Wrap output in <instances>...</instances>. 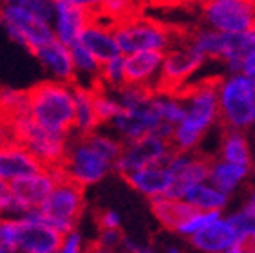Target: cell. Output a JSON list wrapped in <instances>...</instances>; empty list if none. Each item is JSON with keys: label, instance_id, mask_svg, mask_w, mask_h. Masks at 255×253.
Instances as JSON below:
<instances>
[{"label": "cell", "instance_id": "f35d334b", "mask_svg": "<svg viewBox=\"0 0 255 253\" xmlns=\"http://www.w3.org/2000/svg\"><path fill=\"white\" fill-rule=\"evenodd\" d=\"M56 253H82V239H80V235L74 230L71 234L64 235L62 246H60Z\"/></svg>", "mask_w": 255, "mask_h": 253}, {"label": "cell", "instance_id": "f546056e", "mask_svg": "<svg viewBox=\"0 0 255 253\" xmlns=\"http://www.w3.org/2000/svg\"><path fill=\"white\" fill-rule=\"evenodd\" d=\"M223 159L230 161V163H237V165H252V152L246 137L243 136L241 130H234L228 132L223 141Z\"/></svg>", "mask_w": 255, "mask_h": 253}, {"label": "cell", "instance_id": "d6a6232c", "mask_svg": "<svg viewBox=\"0 0 255 253\" xmlns=\"http://www.w3.org/2000/svg\"><path fill=\"white\" fill-rule=\"evenodd\" d=\"M127 80H125V65H123V54H118L114 58L107 60V62L102 63L98 74V83L96 85H102L105 89H120L122 85H125Z\"/></svg>", "mask_w": 255, "mask_h": 253}, {"label": "cell", "instance_id": "6da1fadb", "mask_svg": "<svg viewBox=\"0 0 255 253\" xmlns=\"http://www.w3.org/2000/svg\"><path fill=\"white\" fill-rule=\"evenodd\" d=\"M183 102H185V116L177 125H174L170 143L174 150L190 152L199 145L206 130L219 118L217 83L206 82L197 85L187 94Z\"/></svg>", "mask_w": 255, "mask_h": 253}, {"label": "cell", "instance_id": "5b68a950", "mask_svg": "<svg viewBox=\"0 0 255 253\" xmlns=\"http://www.w3.org/2000/svg\"><path fill=\"white\" fill-rule=\"evenodd\" d=\"M113 31L122 54H130L136 51L165 53L179 42V36L168 25L137 15L113 24Z\"/></svg>", "mask_w": 255, "mask_h": 253}, {"label": "cell", "instance_id": "9c48e42d", "mask_svg": "<svg viewBox=\"0 0 255 253\" xmlns=\"http://www.w3.org/2000/svg\"><path fill=\"white\" fill-rule=\"evenodd\" d=\"M172 152H174V146L168 139H163L156 134H147L134 141L125 143L113 166L122 175H125L145 166L165 165L172 156Z\"/></svg>", "mask_w": 255, "mask_h": 253}, {"label": "cell", "instance_id": "681fc988", "mask_svg": "<svg viewBox=\"0 0 255 253\" xmlns=\"http://www.w3.org/2000/svg\"><path fill=\"white\" fill-rule=\"evenodd\" d=\"M246 2H248V4H252V5H255V0H246Z\"/></svg>", "mask_w": 255, "mask_h": 253}, {"label": "cell", "instance_id": "816d5d0a", "mask_svg": "<svg viewBox=\"0 0 255 253\" xmlns=\"http://www.w3.org/2000/svg\"><path fill=\"white\" fill-rule=\"evenodd\" d=\"M128 253H130V252H128Z\"/></svg>", "mask_w": 255, "mask_h": 253}, {"label": "cell", "instance_id": "f907efd6", "mask_svg": "<svg viewBox=\"0 0 255 253\" xmlns=\"http://www.w3.org/2000/svg\"><path fill=\"white\" fill-rule=\"evenodd\" d=\"M223 253H228V252H223Z\"/></svg>", "mask_w": 255, "mask_h": 253}, {"label": "cell", "instance_id": "f5cc1de1", "mask_svg": "<svg viewBox=\"0 0 255 253\" xmlns=\"http://www.w3.org/2000/svg\"><path fill=\"white\" fill-rule=\"evenodd\" d=\"M201 2H203V0H201Z\"/></svg>", "mask_w": 255, "mask_h": 253}, {"label": "cell", "instance_id": "cb8c5ba5", "mask_svg": "<svg viewBox=\"0 0 255 253\" xmlns=\"http://www.w3.org/2000/svg\"><path fill=\"white\" fill-rule=\"evenodd\" d=\"M152 212L165 228L177 232V228L196 212V208H192L183 199L159 195V197H152Z\"/></svg>", "mask_w": 255, "mask_h": 253}, {"label": "cell", "instance_id": "ba28073f", "mask_svg": "<svg viewBox=\"0 0 255 253\" xmlns=\"http://www.w3.org/2000/svg\"><path fill=\"white\" fill-rule=\"evenodd\" d=\"M205 62L206 58L190 42L172 45L163 53L161 71H159L156 89L172 93V91L183 87L185 82L190 76H194Z\"/></svg>", "mask_w": 255, "mask_h": 253}, {"label": "cell", "instance_id": "d6986e66", "mask_svg": "<svg viewBox=\"0 0 255 253\" xmlns=\"http://www.w3.org/2000/svg\"><path fill=\"white\" fill-rule=\"evenodd\" d=\"M161 51H136L130 54H123L125 80L127 83L156 89L159 71H161Z\"/></svg>", "mask_w": 255, "mask_h": 253}, {"label": "cell", "instance_id": "c3c4849f", "mask_svg": "<svg viewBox=\"0 0 255 253\" xmlns=\"http://www.w3.org/2000/svg\"><path fill=\"white\" fill-rule=\"evenodd\" d=\"M167 253H183L179 248H176V246H170V248L167 250Z\"/></svg>", "mask_w": 255, "mask_h": 253}, {"label": "cell", "instance_id": "7a4b0ae2", "mask_svg": "<svg viewBox=\"0 0 255 253\" xmlns=\"http://www.w3.org/2000/svg\"><path fill=\"white\" fill-rule=\"evenodd\" d=\"M74 83L45 80L29 89L27 114L44 128L69 134L74 122Z\"/></svg>", "mask_w": 255, "mask_h": 253}, {"label": "cell", "instance_id": "ffe728a7", "mask_svg": "<svg viewBox=\"0 0 255 253\" xmlns=\"http://www.w3.org/2000/svg\"><path fill=\"white\" fill-rule=\"evenodd\" d=\"M44 170L40 161L18 141H9L0 146V179L13 181L16 177Z\"/></svg>", "mask_w": 255, "mask_h": 253}, {"label": "cell", "instance_id": "277c9868", "mask_svg": "<svg viewBox=\"0 0 255 253\" xmlns=\"http://www.w3.org/2000/svg\"><path fill=\"white\" fill-rule=\"evenodd\" d=\"M7 122H9L13 139L18 141L20 145H24L40 161L44 170L64 165L65 154L69 148L67 134L44 128L34 122L29 114L11 118Z\"/></svg>", "mask_w": 255, "mask_h": 253}, {"label": "cell", "instance_id": "4fadbf2b", "mask_svg": "<svg viewBox=\"0 0 255 253\" xmlns=\"http://www.w3.org/2000/svg\"><path fill=\"white\" fill-rule=\"evenodd\" d=\"M190 44L205 56L206 60H232V58H243V54L248 51L245 34H234V33H221L212 27L197 31L192 34Z\"/></svg>", "mask_w": 255, "mask_h": 253}, {"label": "cell", "instance_id": "ac0fdd59", "mask_svg": "<svg viewBox=\"0 0 255 253\" xmlns=\"http://www.w3.org/2000/svg\"><path fill=\"white\" fill-rule=\"evenodd\" d=\"M78 42L84 47H87L102 63L122 54L118 42H116V36H114L113 24L102 20L98 15H93L91 22L80 33Z\"/></svg>", "mask_w": 255, "mask_h": 253}, {"label": "cell", "instance_id": "7402d4cb", "mask_svg": "<svg viewBox=\"0 0 255 253\" xmlns=\"http://www.w3.org/2000/svg\"><path fill=\"white\" fill-rule=\"evenodd\" d=\"M125 179L134 190L152 199L159 195H167L168 188L172 186V181H174V175L167 168V165H152L128 172L125 174Z\"/></svg>", "mask_w": 255, "mask_h": 253}, {"label": "cell", "instance_id": "d4e9b609", "mask_svg": "<svg viewBox=\"0 0 255 253\" xmlns=\"http://www.w3.org/2000/svg\"><path fill=\"white\" fill-rule=\"evenodd\" d=\"M248 172H250V166L237 165V163L221 159L210 165L208 179L206 181L216 186L217 190H221L225 194H230V192H234L241 185V181L246 179Z\"/></svg>", "mask_w": 255, "mask_h": 253}, {"label": "cell", "instance_id": "8d00e7d4", "mask_svg": "<svg viewBox=\"0 0 255 253\" xmlns=\"http://www.w3.org/2000/svg\"><path fill=\"white\" fill-rule=\"evenodd\" d=\"M223 210H206V212H203V210H196L194 214L188 217L185 223L177 228V234L181 235H187V237H192V235L196 234V232H199L201 228H205L206 224H210L212 221H216L217 217H221Z\"/></svg>", "mask_w": 255, "mask_h": 253}, {"label": "cell", "instance_id": "7bdbcfd3", "mask_svg": "<svg viewBox=\"0 0 255 253\" xmlns=\"http://www.w3.org/2000/svg\"><path fill=\"white\" fill-rule=\"evenodd\" d=\"M11 208V190H9V183L4 179H0V214L4 210Z\"/></svg>", "mask_w": 255, "mask_h": 253}, {"label": "cell", "instance_id": "4dcf8cb0", "mask_svg": "<svg viewBox=\"0 0 255 253\" xmlns=\"http://www.w3.org/2000/svg\"><path fill=\"white\" fill-rule=\"evenodd\" d=\"M150 105L156 111L161 122H167L170 125H177L185 116V102L172 94H156L154 93Z\"/></svg>", "mask_w": 255, "mask_h": 253}, {"label": "cell", "instance_id": "603a6c76", "mask_svg": "<svg viewBox=\"0 0 255 253\" xmlns=\"http://www.w3.org/2000/svg\"><path fill=\"white\" fill-rule=\"evenodd\" d=\"M74 122L73 130L78 132V136H87L98 128L100 122L94 112L93 103V85H78L74 83Z\"/></svg>", "mask_w": 255, "mask_h": 253}, {"label": "cell", "instance_id": "52a82bcc", "mask_svg": "<svg viewBox=\"0 0 255 253\" xmlns=\"http://www.w3.org/2000/svg\"><path fill=\"white\" fill-rule=\"evenodd\" d=\"M0 25L15 44L27 49L31 54L54 38L47 20L18 5H0Z\"/></svg>", "mask_w": 255, "mask_h": 253}, {"label": "cell", "instance_id": "83f0119b", "mask_svg": "<svg viewBox=\"0 0 255 253\" xmlns=\"http://www.w3.org/2000/svg\"><path fill=\"white\" fill-rule=\"evenodd\" d=\"M69 51H71V60H73V67H74V76L76 78H85L91 82V85H96L98 83V74L100 67H102V62H100L96 56H94L87 47L80 44V42H74V44L69 45Z\"/></svg>", "mask_w": 255, "mask_h": 253}, {"label": "cell", "instance_id": "8992f818", "mask_svg": "<svg viewBox=\"0 0 255 253\" xmlns=\"http://www.w3.org/2000/svg\"><path fill=\"white\" fill-rule=\"evenodd\" d=\"M219 116L234 130L255 123V80L243 73H232L217 83Z\"/></svg>", "mask_w": 255, "mask_h": 253}, {"label": "cell", "instance_id": "d590c367", "mask_svg": "<svg viewBox=\"0 0 255 253\" xmlns=\"http://www.w3.org/2000/svg\"><path fill=\"white\" fill-rule=\"evenodd\" d=\"M87 139V143L93 146L94 150L100 152L105 159H109L111 163L116 161V157L120 156V152L123 148V143L116 137L109 136V134H102V132H91L87 136H84Z\"/></svg>", "mask_w": 255, "mask_h": 253}, {"label": "cell", "instance_id": "44dd1931", "mask_svg": "<svg viewBox=\"0 0 255 253\" xmlns=\"http://www.w3.org/2000/svg\"><path fill=\"white\" fill-rule=\"evenodd\" d=\"M237 237L236 228L232 226L228 217H217L210 224H206L205 228L192 235V244L203 253H223L228 252L234 241Z\"/></svg>", "mask_w": 255, "mask_h": 253}, {"label": "cell", "instance_id": "7c38bea8", "mask_svg": "<svg viewBox=\"0 0 255 253\" xmlns=\"http://www.w3.org/2000/svg\"><path fill=\"white\" fill-rule=\"evenodd\" d=\"M64 235L49 224L33 217L16 221L15 248L18 253H56Z\"/></svg>", "mask_w": 255, "mask_h": 253}, {"label": "cell", "instance_id": "ab89813d", "mask_svg": "<svg viewBox=\"0 0 255 253\" xmlns=\"http://www.w3.org/2000/svg\"><path fill=\"white\" fill-rule=\"evenodd\" d=\"M120 215L113 210H107V212H102L98 215V224L102 230H114V228H120Z\"/></svg>", "mask_w": 255, "mask_h": 253}, {"label": "cell", "instance_id": "74e56055", "mask_svg": "<svg viewBox=\"0 0 255 253\" xmlns=\"http://www.w3.org/2000/svg\"><path fill=\"white\" fill-rule=\"evenodd\" d=\"M53 2L54 0H0V5H18L49 22L53 15Z\"/></svg>", "mask_w": 255, "mask_h": 253}, {"label": "cell", "instance_id": "8fae6325", "mask_svg": "<svg viewBox=\"0 0 255 253\" xmlns=\"http://www.w3.org/2000/svg\"><path fill=\"white\" fill-rule=\"evenodd\" d=\"M203 20L221 33H245L255 24V5L246 0H203Z\"/></svg>", "mask_w": 255, "mask_h": 253}, {"label": "cell", "instance_id": "7dc6e473", "mask_svg": "<svg viewBox=\"0 0 255 253\" xmlns=\"http://www.w3.org/2000/svg\"><path fill=\"white\" fill-rule=\"evenodd\" d=\"M248 206L255 212V190H254V194H252V199H250V203H248Z\"/></svg>", "mask_w": 255, "mask_h": 253}, {"label": "cell", "instance_id": "b9f144b4", "mask_svg": "<svg viewBox=\"0 0 255 253\" xmlns=\"http://www.w3.org/2000/svg\"><path fill=\"white\" fill-rule=\"evenodd\" d=\"M241 73L255 80V47L248 49V51L243 54V65H241Z\"/></svg>", "mask_w": 255, "mask_h": 253}, {"label": "cell", "instance_id": "2e32d148", "mask_svg": "<svg viewBox=\"0 0 255 253\" xmlns=\"http://www.w3.org/2000/svg\"><path fill=\"white\" fill-rule=\"evenodd\" d=\"M111 123H113L114 130L118 132L123 141L128 143L137 139V137L152 134L157 128V125L161 123V120L148 102L147 105H141V107L136 109H122L118 116L114 118Z\"/></svg>", "mask_w": 255, "mask_h": 253}, {"label": "cell", "instance_id": "bcb514c9", "mask_svg": "<svg viewBox=\"0 0 255 253\" xmlns=\"http://www.w3.org/2000/svg\"><path fill=\"white\" fill-rule=\"evenodd\" d=\"M176 4H185V5H190V4H197V2H201V0H174Z\"/></svg>", "mask_w": 255, "mask_h": 253}, {"label": "cell", "instance_id": "e0dca14e", "mask_svg": "<svg viewBox=\"0 0 255 253\" xmlns=\"http://www.w3.org/2000/svg\"><path fill=\"white\" fill-rule=\"evenodd\" d=\"M33 56L38 60V63L44 67L45 73L49 74L51 80L65 82V83H76L69 45L53 38L51 42L40 45L36 51H33Z\"/></svg>", "mask_w": 255, "mask_h": 253}, {"label": "cell", "instance_id": "5bb4252c", "mask_svg": "<svg viewBox=\"0 0 255 253\" xmlns=\"http://www.w3.org/2000/svg\"><path fill=\"white\" fill-rule=\"evenodd\" d=\"M54 186L53 175L47 170H40L34 174L16 177L9 181L11 190V208L15 212L27 214L31 210H36L44 199L49 195V192Z\"/></svg>", "mask_w": 255, "mask_h": 253}, {"label": "cell", "instance_id": "30bf717a", "mask_svg": "<svg viewBox=\"0 0 255 253\" xmlns=\"http://www.w3.org/2000/svg\"><path fill=\"white\" fill-rule=\"evenodd\" d=\"M111 168L113 163L94 150L84 136H80L76 143L69 145L64 159V170L69 179L76 181L84 188L102 181Z\"/></svg>", "mask_w": 255, "mask_h": 253}, {"label": "cell", "instance_id": "f6af8a7d", "mask_svg": "<svg viewBox=\"0 0 255 253\" xmlns=\"http://www.w3.org/2000/svg\"><path fill=\"white\" fill-rule=\"evenodd\" d=\"M93 253H111V250H107V248H102L100 244H96L93 248Z\"/></svg>", "mask_w": 255, "mask_h": 253}, {"label": "cell", "instance_id": "3957f363", "mask_svg": "<svg viewBox=\"0 0 255 253\" xmlns=\"http://www.w3.org/2000/svg\"><path fill=\"white\" fill-rule=\"evenodd\" d=\"M84 186L76 181L62 177L54 181L53 190L36 210H31L25 217H33L58 230L62 235L71 234L84 210Z\"/></svg>", "mask_w": 255, "mask_h": 253}, {"label": "cell", "instance_id": "9a60e30c", "mask_svg": "<svg viewBox=\"0 0 255 253\" xmlns=\"http://www.w3.org/2000/svg\"><path fill=\"white\" fill-rule=\"evenodd\" d=\"M91 18H93L91 11L71 4L69 0H54L49 24L54 38L65 45H71L78 42L80 33L91 22Z\"/></svg>", "mask_w": 255, "mask_h": 253}, {"label": "cell", "instance_id": "1f68e13d", "mask_svg": "<svg viewBox=\"0 0 255 253\" xmlns=\"http://www.w3.org/2000/svg\"><path fill=\"white\" fill-rule=\"evenodd\" d=\"M93 103L100 123H111L122 111L116 94L109 93V89L102 85H93Z\"/></svg>", "mask_w": 255, "mask_h": 253}, {"label": "cell", "instance_id": "e575fe53", "mask_svg": "<svg viewBox=\"0 0 255 253\" xmlns=\"http://www.w3.org/2000/svg\"><path fill=\"white\" fill-rule=\"evenodd\" d=\"M94 15H98L100 18H107L109 24H116V22H122L128 16L136 15V2L134 0H107Z\"/></svg>", "mask_w": 255, "mask_h": 253}, {"label": "cell", "instance_id": "f1b7e54d", "mask_svg": "<svg viewBox=\"0 0 255 253\" xmlns=\"http://www.w3.org/2000/svg\"><path fill=\"white\" fill-rule=\"evenodd\" d=\"M29 107V93L15 87H0V118H11L27 114Z\"/></svg>", "mask_w": 255, "mask_h": 253}, {"label": "cell", "instance_id": "836d02e7", "mask_svg": "<svg viewBox=\"0 0 255 253\" xmlns=\"http://www.w3.org/2000/svg\"><path fill=\"white\" fill-rule=\"evenodd\" d=\"M116 98H118L122 109H136L141 105H147L154 96L152 87L145 85H134V83H125L120 89H116Z\"/></svg>", "mask_w": 255, "mask_h": 253}, {"label": "cell", "instance_id": "4316f807", "mask_svg": "<svg viewBox=\"0 0 255 253\" xmlns=\"http://www.w3.org/2000/svg\"><path fill=\"white\" fill-rule=\"evenodd\" d=\"M183 201H187L192 208L196 210H223L228 203V194L217 190L214 185H210L208 181L203 183H196L185 192Z\"/></svg>", "mask_w": 255, "mask_h": 253}, {"label": "cell", "instance_id": "60d3db41", "mask_svg": "<svg viewBox=\"0 0 255 253\" xmlns=\"http://www.w3.org/2000/svg\"><path fill=\"white\" fill-rule=\"evenodd\" d=\"M122 241V234H120V230L118 228H114V230H102V235H100V241L98 244L102 246V248H114L116 244Z\"/></svg>", "mask_w": 255, "mask_h": 253}, {"label": "cell", "instance_id": "484cf974", "mask_svg": "<svg viewBox=\"0 0 255 253\" xmlns=\"http://www.w3.org/2000/svg\"><path fill=\"white\" fill-rule=\"evenodd\" d=\"M208 170H210V163L201 157H194L187 163V166L174 174V181L172 186L168 188L167 197H176V199H183V195L196 183H203L208 179Z\"/></svg>", "mask_w": 255, "mask_h": 253}, {"label": "cell", "instance_id": "ee69618b", "mask_svg": "<svg viewBox=\"0 0 255 253\" xmlns=\"http://www.w3.org/2000/svg\"><path fill=\"white\" fill-rule=\"evenodd\" d=\"M71 4H74V5H80V7H84V9H87V11H91V13H98L100 11V7H102L107 0H69Z\"/></svg>", "mask_w": 255, "mask_h": 253}]
</instances>
